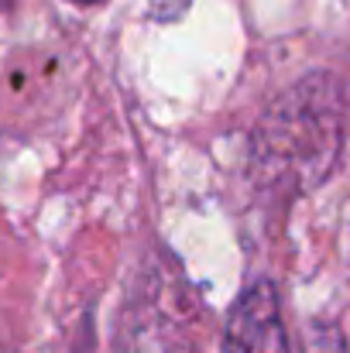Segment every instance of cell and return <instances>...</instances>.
<instances>
[{
  "label": "cell",
  "mask_w": 350,
  "mask_h": 353,
  "mask_svg": "<svg viewBox=\"0 0 350 353\" xmlns=\"http://www.w3.org/2000/svg\"><path fill=\"white\" fill-rule=\"evenodd\" d=\"M344 141V93L330 72H313L285 90L251 134V175L271 192L299 196L320 185Z\"/></svg>",
  "instance_id": "obj_1"
},
{
  "label": "cell",
  "mask_w": 350,
  "mask_h": 353,
  "mask_svg": "<svg viewBox=\"0 0 350 353\" xmlns=\"http://www.w3.org/2000/svg\"><path fill=\"white\" fill-rule=\"evenodd\" d=\"M72 3H79V7H93V3H104V0H72Z\"/></svg>",
  "instance_id": "obj_3"
},
{
  "label": "cell",
  "mask_w": 350,
  "mask_h": 353,
  "mask_svg": "<svg viewBox=\"0 0 350 353\" xmlns=\"http://www.w3.org/2000/svg\"><path fill=\"white\" fill-rule=\"evenodd\" d=\"M224 353H289V336L271 281H254L231 305Z\"/></svg>",
  "instance_id": "obj_2"
}]
</instances>
